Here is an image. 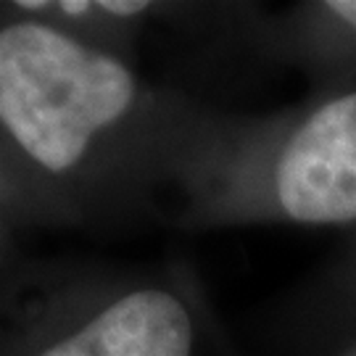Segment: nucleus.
Wrapping results in <instances>:
<instances>
[{"instance_id": "f257e3e1", "label": "nucleus", "mask_w": 356, "mask_h": 356, "mask_svg": "<svg viewBox=\"0 0 356 356\" xmlns=\"http://www.w3.org/2000/svg\"><path fill=\"white\" fill-rule=\"evenodd\" d=\"M135 101L138 79L108 51L45 22L0 24V129L42 172H74Z\"/></svg>"}, {"instance_id": "f03ea898", "label": "nucleus", "mask_w": 356, "mask_h": 356, "mask_svg": "<svg viewBox=\"0 0 356 356\" xmlns=\"http://www.w3.org/2000/svg\"><path fill=\"white\" fill-rule=\"evenodd\" d=\"M275 195L293 222H354L356 92L327 101L293 132L275 166Z\"/></svg>"}, {"instance_id": "7ed1b4c3", "label": "nucleus", "mask_w": 356, "mask_h": 356, "mask_svg": "<svg viewBox=\"0 0 356 356\" xmlns=\"http://www.w3.org/2000/svg\"><path fill=\"white\" fill-rule=\"evenodd\" d=\"M188 306L164 288H138L98 309L35 356H191Z\"/></svg>"}, {"instance_id": "20e7f679", "label": "nucleus", "mask_w": 356, "mask_h": 356, "mask_svg": "<svg viewBox=\"0 0 356 356\" xmlns=\"http://www.w3.org/2000/svg\"><path fill=\"white\" fill-rule=\"evenodd\" d=\"M151 8L143 0H101L95 3V13L103 16H116V19H129V16H140Z\"/></svg>"}, {"instance_id": "39448f33", "label": "nucleus", "mask_w": 356, "mask_h": 356, "mask_svg": "<svg viewBox=\"0 0 356 356\" xmlns=\"http://www.w3.org/2000/svg\"><path fill=\"white\" fill-rule=\"evenodd\" d=\"M327 8L356 29V0H335V3H327Z\"/></svg>"}]
</instances>
